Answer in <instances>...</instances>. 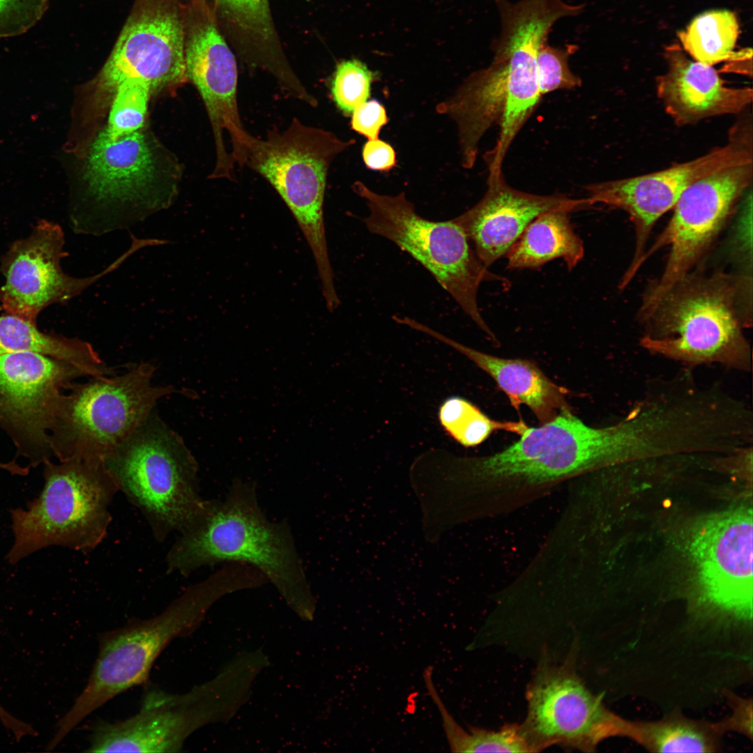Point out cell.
I'll return each mask as SVG.
<instances>
[{
  "mask_svg": "<svg viewBox=\"0 0 753 753\" xmlns=\"http://www.w3.org/2000/svg\"><path fill=\"white\" fill-rule=\"evenodd\" d=\"M506 100V69L493 59L486 68L471 74L456 91L436 107L456 124L462 166L473 167L478 145L486 132L500 125Z\"/></svg>",
  "mask_w": 753,
  "mask_h": 753,
  "instance_id": "7402d4cb",
  "label": "cell"
},
{
  "mask_svg": "<svg viewBox=\"0 0 753 753\" xmlns=\"http://www.w3.org/2000/svg\"><path fill=\"white\" fill-rule=\"evenodd\" d=\"M353 190L368 208L363 219L367 230L394 243L420 263L475 324L497 342L481 315L478 290L483 282L506 280L488 270L464 231L452 219L432 221L420 216L403 192L379 194L358 181Z\"/></svg>",
  "mask_w": 753,
  "mask_h": 753,
  "instance_id": "9c48e42d",
  "label": "cell"
},
{
  "mask_svg": "<svg viewBox=\"0 0 753 753\" xmlns=\"http://www.w3.org/2000/svg\"><path fill=\"white\" fill-rule=\"evenodd\" d=\"M482 198L452 218L473 245L488 268L506 254L526 227L538 215L554 210L577 211L592 206L587 197L573 199L562 194L534 195L510 186L503 176L487 181Z\"/></svg>",
  "mask_w": 753,
  "mask_h": 753,
  "instance_id": "ac0fdd59",
  "label": "cell"
},
{
  "mask_svg": "<svg viewBox=\"0 0 753 753\" xmlns=\"http://www.w3.org/2000/svg\"><path fill=\"white\" fill-rule=\"evenodd\" d=\"M64 234L54 222L39 221L30 235L15 241L1 259L5 283L0 287V307L6 314L36 324L40 312L54 303L68 301L144 248L132 238L130 248L96 275L77 278L62 270Z\"/></svg>",
  "mask_w": 753,
  "mask_h": 753,
  "instance_id": "9a60e30c",
  "label": "cell"
},
{
  "mask_svg": "<svg viewBox=\"0 0 753 753\" xmlns=\"http://www.w3.org/2000/svg\"><path fill=\"white\" fill-rule=\"evenodd\" d=\"M752 164L753 160L717 170L696 181L682 193L668 224L642 259L643 264L656 251L669 245L662 273L644 296L640 319L652 312L708 248L736 201L751 184Z\"/></svg>",
  "mask_w": 753,
  "mask_h": 753,
  "instance_id": "30bf717a",
  "label": "cell"
},
{
  "mask_svg": "<svg viewBox=\"0 0 753 753\" xmlns=\"http://www.w3.org/2000/svg\"><path fill=\"white\" fill-rule=\"evenodd\" d=\"M752 160L748 139L736 135L727 144L692 160L655 172L592 183L585 187L591 206L602 204L620 208L635 229V250L626 274L635 275L642 265L646 244L657 220L674 208L694 182L720 169Z\"/></svg>",
  "mask_w": 753,
  "mask_h": 753,
  "instance_id": "2e32d148",
  "label": "cell"
},
{
  "mask_svg": "<svg viewBox=\"0 0 753 753\" xmlns=\"http://www.w3.org/2000/svg\"><path fill=\"white\" fill-rule=\"evenodd\" d=\"M223 16L246 36L262 43L275 36L268 0H215Z\"/></svg>",
  "mask_w": 753,
  "mask_h": 753,
  "instance_id": "1f68e13d",
  "label": "cell"
},
{
  "mask_svg": "<svg viewBox=\"0 0 753 753\" xmlns=\"http://www.w3.org/2000/svg\"><path fill=\"white\" fill-rule=\"evenodd\" d=\"M251 580V573L245 565L225 564L205 579L188 586L160 614L130 620L102 633L88 681L59 720L55 738L63 740L93 712L116 696L144 683L155 661L172 641L188 632L216 598L248 588Z\"/></svg>",
  "mask_w": 753,
  "mask_h": 753,
  "instance_id": "3957f363",
  "label": "cell"
},
{
  "mask_svg": "<svg viewBox=\"0 0 753 753\" xmlns=\"http://www.w3.org/2000/svg\"><path fill=\"white\" fill-rule=\"evenodd\" d=\"M155 366L139 363L120 374L73 382L63 393L50 429L54 457L104 463L176 390L153 382Z\"/></svg>",
  "mask_w": 753,
  "mask_h": 753,
  "instance_id": "52a82bcc",
  "label": "cell"
},
{
  "mask_svg": "<svg viewBox=\"0 0 753 753\" xmlns=\"http://www.w3.org/2000/svg\"><path fill=\"white\" fill-rule=\"evenodd\" d=\"M729 703L732 713L727 719L714 723L713 726L721 735L726 731H736L752 739V701L731 692L727 693Z\"/></svg>",
  "mask_w": 753,
  "mask_h": 753,
  "instance_id": "e575fe53",
  "label": "cell"
},
{
  "mask_svg": "<svg viewBox=\"0 0 753 753\" xmlns=\"http://www.w3.org/2000/svg\"><path fill=\"white\" fill-rule=\"evenodd\" d=\"M377 74L356 59L344 60L335 68L330 91L337 107L346 116H350L360 104L370 97L372 83Z\"/></svg>",
  "mask_w": 753,
  "mask_h": 753,
  "instance_id": "f546056e",
  "label": "cell"
},
{
  "mask_svg": "<svg viewBox=\"0 0 753 753\" xmlns=\"http://www.w3.org/2000/svg\"><path fill=\"white\" fill-rule=\"evenodd\" d=\"M31 352L70 363L89 377L114 374L88 342L41 332L36 324L6 314L0 316V353Z\"/></svg>",
  "mask_w": 753,
  "mask_h": 753,
  "instance_id": "cb8c5ba5",
  "label": "cell"
},
{
  "mask_svg": "<svg viewBox=\"0 0 753 753\" xmlns=\"http://www.w3.org/2000/svg\"><path fill=\"white\" fill-rule=\"evenodd\" d=\"M155 172L153 155L141 130L113 138L102 130L89 149L84 180L96 202L132 203L153 181Z\"/></svg>",
  "mask_w": 753,
  "mask_h": 753,
  "instance_id": "ffe728a7",
  "label": "cell"
},
{
  "mask_svg": "<svg viewBox=\"0 0 753 753\" xmlns=\"http://www.w3.org/2000/svg\"><path fill=\"white\" fill-rule=\"evenodd\" d=\"M43 466L39 495L10 510L13 542L6 558L11 564L51 547L91 552L112 520L110 505L119 491L104 463L51 460Z\"/></svg>",
  "mask_w": 753,
  "mask_h": 753,
  "instance_id": "8992f818",
  "label": "cell"
},
{
  "mask_svg": "<svg viewBox=\"0 0 753 753\" xmlns=\"http://www.w3.org/2000/svg\"><path fill=\"white\" fill-rule=\"evenodd\" d=\"M424 682L442 718L443 727L453 752H533L521 733L519 724H512L499 731L469 727L464 729L448 712L436 690L432 672L423 673Z\"/></svg>",
  "mask_w": 753,
  "mask_h": 753,
  "instance_id": "4316f807",
  "label": "cell"
},
{
  "mask_svg": "<svg viewBox=\"0 0 753 753\" xmlns=\"http://www.w3.org/2000/svg\"><path fill=\"white\" fill-rule=\"evenodd\" d=\"M104 464L158 542L192 523L208 503L200 494L195 457L156 409Z\"/></svg>",
  "mask_w": 753,
  "mask_h": 753,
  "instance_id": "5b68a950",
  "label": "cell"
},
{
  "mask_svg": "<svg viewBox=\"0 0 753 753\" xmlns=\"http://www.w3.org/2000/svg\"><path fill=\"white\" fill-rule=\"evenodd\" d=\"M739 33L734 13L713 10L695 17L678 36L684 50L694 61L713 66L736 56L733 50Z\"/></svg>",
  "mask_w": 753,
  "mask_h": 753,
  "instance_id": "484cf974",
  "label": "cell"
},
{
  "mask_svg": "<svg viewBox=\"0 0 753 753\" xmlns=\"http://www.w3.org/2000/svg\"><path fill=\"white\" fill-rule=\"evenodd\" d=\"M185 28L175 0H140L96 81V91L113 96L123 81L146 83L151 93L186 82Z\"/></svg>",
  "mask_w": 753,
  "mask_h": 753,
  "instance_id": "5bb4252c",
  "label": "cell"
},
{
  "mask_svg": "<svg viewBox=\"0 0 753 753\" xmlns=\"http://www.w3.org/2000/svg\"><path fill=\"white\" fill-rule=\"evenodd\" d=\"M165 558L167 572L183 577L223 563L250 565L292 604L310 603V590L290 525L269 519L256 486L234 480L223 499L208 500L201 515L177 533Z\"/></svg>",
  "mask_w": 753,
  "mask_h": 753,
  "instance_id": "7a4b0ae2",
  "label": "cell"
},
{
  "mask_svg": "<svg viewBox=\"0 0 753 753\" xmlns=\"http://www.w3.org/2000/svg\"><path fill=\"white\" fill-rule=\"evenodd\" d=\"M568 210L544 213L524 229L506 253L508 269L537 268L562 259L569 271L584 254L583 241L575 233Z\"/></svg>",
  "mask_w": 753,
  "mask_h": 753,
  "instance_id": "603a6c76",
  "label": "cell"
},
{
  "mask_svg": "<svg viewBox=\"0 0 753 753\" xmlns=\"http://www.w3.org/2000/svg\"><path fill=\"white\" fill-rule=\"evenodd\" d=\"M151 93L150 87L142 81L126 79L121 82L112 96L107 125L104 129L107 133L119 138L140 130Z\"/></svg>",
  "mask_w": 753,
  "mask_h": 753,
  "instance_id": "f1b7e54d",
  "label": "cell"
},
{
  "mask_svg": "<svg viewBox=\"0 0 753 753\" xmlns=\"http://www.w3.org/2000/svg\"><path fill=\"white\" fill-rule=\"evenodd\" d=\"M744 200L742 211L737 220L734 232L735 253L745 264L752 265V192Z\"/></svg>",
  "mask_w": 753,
  "mask_h": 753,
  "instance_id": "d590c367",
  "label": "cell"
},
{
  "mask_svg": "<svg viewBox=\"0 0 753 753\" xmlns=\"http://www.w3.org/2000/svg\"><path fill=\"white\" fill-rule=\"evenodd\" d=\"M440 423L446 433L465 447L476 446L496 430L521 435L528 427L523 420L499 421L491 419L469 401L451 397L439 410Z\"/></svg>",
  "mask_w": 753,
  "mask_h": 753,
  "instance_id": "83f0119b",
  "label": "cell"
},
{
  "mask_svg": "<svg viewBox=\"0 0 753 753\" xmlns=\"http://www.w3.org/2000/svg\"><path fill=\"white\" fill-rule=\"evenodd\" d=\"M50 0H0V39L22 35L43 17Z\"/></svg>",
  "mask_w": 753,
  "mask_h": 753,
  "instance_id": "d6a6232c",
  "label": "cell"
},
{
  "mask_svg": "<svg viewBox=\"0 0 753 753\" xmlns=\"http://www.w3.org/2000/svg\"><path fill=\"white\" fill-rule=\"evenodd\" d=\"M752 513L734 508L703 520L690 553L703 600L728 616L752 618Z\"/></svg>",
  "mask_w": 753,
  "mask_h": 753,
  "instance_id": "e0dca14e",
  "label": "cell"
},
{
  "mask_svg": "<svg viewBox=\"0 0 753 753\" xmlns=\"http://www.w3.org/2000/svg\"><path fill=\"white\" fill-rule=\"evenodd\" d=\"M404 324L449 345L489 374L519 411L526 405L540 424L570 409L568 390L552 381L533 362L494 356L456 342L418 321L406 317Z\"/></svg>",
  "mask_w": 753,
  "mask_h": 753,
  "instance_id": "44dd1931",
  "label": "cell"
},
{
  "mask_svg": "<svg viewBox=\"0 0 753 753\" xmlns=\"http://www.w3.org/2000/svg\"><path fill=\"white\" fill-rule=\"evenodd\" d=\"M747 274L689 273L676 283L643 321L641 344L649 351L689 365L720 363L751 368L743 328L748 317Z\"/></svg>",
  "mask_w": 753,
  "mask_h": 753,
  "instance_id": "277c9868",
  "label": "cell"
},
{
  "mask_svg": "<svg viewBox=\"0 0 753 753\" xmlns=\"http://www.w3.org/2000/svg\"><path fill=\"white\" fill-rule=\"evenodd\" d=\"M3 707L0 703V713L3 711Z\"/></svg>",
  "mask_w": 753,
  "mask_h": 753,
  "instance_id": "74e56055",
  "label": "cell"
},
{
  "mask_svg": "<svg viewBox=\"0 0 753 753\" xmlns=\"http://www.w3.org/2000/svg\"><path fill=\"white\" fill-rule=\"evenodd\" d=\"M185 24L187 79L199 92L211 124L216 151L212 178H234L254 139L243 127L237 104L235 57L203 0H195Z\"/></svg>",
  "mask_w": 753,
  "mask_h": 753,
  "instance_id": "7c38bea8",
  "label": "cell"
},
{
  "mask_svg": "<svg viewBox=\"0 0 753 753\" xmlns=\"http://www.w3.org/2000/svg\"><path fill=\"white\" fill-rule=\"evenodd\" d=\"M572 659L542 662L527 687V715L519 727L533 752L555 745L591 752L604 740L623 736L625 720L588 689Z\"/></svg>",
  "mask_w": 753,
  "mask_h": 753,
  "instance_id": "8fae6325",
  "label": "cell"
},
{
  "mask_svg": "<svg viewBox=\"0 0 753 753\" xmlns=\"http://www.w3.org/2000/svg\"><path fill=\"white\" fill-rule=\"evenodd\" d=\"M512 445L482 457H457L458 492L478 519L515 511L566 481L627 461L630 439L618 422L595 427L572 409L529 427Z\"/></svg>",
  "mask_w": 753,
  "mask_h": 753,
  "instance_id": "6da1fadb",
  "label": "cell"
},
{
  "mask_svg": "<svg viewBox=\"0 0 753 753\" xmlns=\"http://www.w3.org/2000/svg\"><path fill=\"white\" fill-rule=\"evenodd\" d=\"M355 142L294 118L282 132L254 137L244 164L269 182L294 215L313 253L328 302L337 294L324 218L327 174L335 158Z\"/></svg>",
  "mask_w": 753,
  "mask_h": 753,
  "instance_id": "ba28073f",
  "label": "cell"
},
{
  "mask_svg": "<svg viewBox=\"0 0 753 753\" xmlns=\"http://www.w3.org/2000/svg\"><path fill=\"white\" fill-rule=\"evenodd\" d=\"M664 55L667 68L657 78V93L676 124L736 114L751 103V88L726 86L713 66L691 60L678 45L667 47Z\"/></svg>",
  "mask_w": 753,
  "mask_h": 753,
  "instance_id": "d6986e66",
  "label": "cell"
},
{
  "mask_svg": "<svg viewBox=\"0 0 753 753\" xmlns=\"http://www.w3.org/2000/svg\"><path fill=\"white\" fill-rule=\"evenodd\" d=\"M351 115V129L368 140L379 139L381 129L388 121L385 107L376 100L360 104Z\"/></svg>",
  "mask_w": 753,
  "mask_h": 753,
  "instance_id": "836d02e7",
  "label": "cell"
},
{
  "mask_svg": "<svg viewBox=\"0 0 753 753\" xmlns=\"http://www.w3.org/2000/svg\"><path fill=\"white\" fill-rule=\"evenodd\" d=\"M362 156L365 166L372 170L389 172L397 166L395 149L379 139L368 140L363 147Z\"/></svg>",
  "mask_w": 753,
  "mask_h": 753,
  "instance_id": "8d00e7d4",
  "label": "cell"
},
{
  "mask_svg": "<svg viewBox=\"0 0 753 753\" xmlns=\"http://www.w3.org/2000/svg\"><path fill=\"white\" fill-rule=\"evenodd\" d=\"M713 724L671 713L657 721L625 720L623 737L653 752H715L720 747Z\"/></svg>",
  "mask_w": 753,
  "mask_h": 753,
  "instance_id": "d4e9b609",
  "label": "cell"
},
{
  "mask_svg": "<svg viewBox=\"0 0 753 753\" xmlns=\"http://www.w3.org/2000/svg\"><path fill=\"white\" fill-rule=\"evenodd\" d=\"M579 49L577 45L554 47L547 43L536 57L538 86L541 96L557 90H571L581 84L580 77L570 70L569 59Z\"/></svg>",
  "mask_w": 753,
  "mask_h": 753,
  "instance_id": "4dcf8cb0",
  "label": "cell"
},
{
  "mask_svg": "<svg viewBox=\"0 0 753 753\" xmlns=\"http://www.w3.org/2000/svg\"><path fill=\"white\" fill-rule=\"evenodd\" d=\"M83 376L75 365L42 354L0 353V429L30 468L52 460L50 429L59 399Z\"/></svg>",
  "mask_w": 753,
  "mask_h": 753,
  "instance_id": "4fadbf2b",
  "label": "cell"
}]
</instances>
